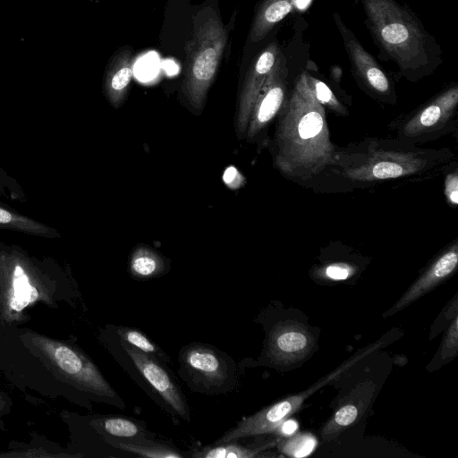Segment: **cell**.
<instances>
[{
	"mask_svg": "<svg viewBox=\"0 0 458 458\" xmlns=\"http://www.w3.org/2000/svg\"><path fill=\"white\" fill-rule=\"evenodd\" d=\"M271 152L276 168L292 180H309L336 160L324 106L305 79L298 82L276 116Z\"/></svg>",
	"mask_w": 458,
	"mask_h": 458,
	"instance_id": "cell-1",
	"label": "cell"
},
{
	"mask_svg": "<svg viewBox=\"0 0 458 458\" xmlns=\"http://www.w3.org/2000/svg\"><path fill=\"white\" fill-rule=\"evenodd\" d=\"M191 38L185 44L181 94L196 113L205 106L227 43V31L219 13L211 6L192 18Z\"/></svg>",
	"mask_w": 458,
	"mask_h": 458,
	"instance_id": "cell-2",
	"label": "cell"
},
{
	"mask_svg": "<svg viewBox=\"0 0 458 458\" xmlns=\"http://www.w3.org/2000/svg\"><path fill=\"white\" fill-rule=\"evenodd\" d=\"M113 351L121 366L156 403L171 415L191 421L187 400L167 364L116 336Z\"/></svg>",
	"mask_w": 458,
	"mask_h": 458,
	"instance_id": "cell-3",
	"label": "cell"
},
{
	"mask_svg": "<svg viewBox=\"0 0 458 458\" xmlns=\"http://www.w3.org/2000/svg\"><path fill=\"white\" fill-rule=\"evenodd\" d=\"M178 374L193 392L208 395L227 394L240 386L233 359L215 346L191 343L178 353Z\"/></svg>",
	"mask_w": 458,
	"mask_h": 458,
	"instance_id": "cell-4",
	"label": "cell"
},
{
	"mask_svg": "<svg viewBox=\"0 0 458 458\" xmlns=\"http://www.w3.org/2000/svg\"><path fill=\"white\" fill-rule=\"evenodd\" d=\"M437 152L408 149H391L371 142L357 161L337 160L334 165L341 174L354 182H372L419 174L429 168L437 159ZM333 165V166H334Z\"/></svg>",
	"mask_w": 458,
	"mask_h": 458,
	"instance_id": "cell-5",
	"label": "cell"
},
{
	"mask_svg": "<svg viewBox=\"0 0 458 458\" xmlns=\"http://www.w3.org/2000/svg\"><path fill=\"white\" fill-rule=\"evenodd\" d=\"M350 363L345 364L342 369L335 371L330 377L320 384L301 394L289 396L268 407H266L251 416L246 417L236 423V425L225 432L215 444L237 441L240 438L259 436L267 433H275L279 426L292 414L296 412L302 405L308 396L321 387L330 379L337 377Z\"/></svg>",
	"mask_w": 458,
	"mask_h": 458,
	"instance_id": "cell-6",
	"label": "cell"
},
{
	"mask_svg": "<svg viewBox=\"0 0 458 458\" xmlns=\"http://www.w3.org/2000/svg\"><path fill=\"white\" fill-rule=\"evenodd\" d=\"M458 102L456 89H451L407 119L399 130L401 140L412 142L428 140L451 123Z\"/></svg>",
	"mask_w": 458,
	"mask_h": 458,
	"instance_id": "cell-7",
	"label": "cell"
},
{
	"mask_svg": "<svg viewBox=\"0 0 458 458\" xmlns=\"http://www.w3.org/2000/svg\"><path fill=\"white\" fill-rule=\"evenodd\" d=\"M314 346V338L298 323L276 324L270 331L266 356L273 365L289 366L306 358Z\"/></svg>",
	"mask_w": 458,
	"mask_h": 458,
	"instance_id": "cell-8",
	"label": "cell"
},
{
	"mask_svg": "<svg viewBox=\"0 0 458 458\" xmlns=\"http://www.w3.org/2000/svg\"><path fill=\"white\" fill-rule=\"evenodd\" d=\"M285 92L282 78L272 69L254 103L244 138L254 141L266 131L285 102Z\"/></svg>",
	"mask_w": 458,
	"mask_h": 458,
	"instance_id": "cell-9",
	"label": "cell"
},
{
	"mask_svg": "<svg viewBox=\"0 0 458 458\" xmlns=\"http://www.w3.org/2000/svg\"><path fill=\"white\" fill-rule=\"evenodd\" d=\"M276 53L274 47L264 50L250 67L242 83L237 105L235 128L237 137H245L250 116L261 88L274 68Z\"/></svg>",
	"mask_w": 458,
	"mask_h": 458,
	"instance_id": "cell-10",
	"label": "cell"
},
{
	"mask_svg": "<svg viewBox=\"0 0 458 458\" xmlns=\"http://www.w3.org/2000/svg\"><path fill=\"white\" fill-rule=\"evenodd\" d=\"M134 61V51L130 46L121 47L108 60L103 89L108 102L114 108H119L126 100Z\"/></svg>",
	"mask_w": 458,
	"mask_h": 458,
	"instance_id": "cell-11",
	"label": "cell"
},
{
	"mask_svg": "<svg viewBox=\"0 0 458 458\" xmlns=\"http://www.w3.org/2000/svg\"><path fill=\"white\" fill-rule=\"evenodd\" d=\"M458 263V245L454 242L443 252L429 267L418 278L403 296L395 303L387 314L398 311L429 292L448 277Z\"/></svg>",
	"mask_w": 458,
	"mask_h": 458,
	"instance_id": "cell-12",
	"label": "cell"
},
{
	"mask_svg": "<svg viewBox=\"0 0 458 458\" xmlns=\"http://www.w3.org/2000/svg\"><path fill=\"white\" fill-rule=\"evenodd\" d=\"M374 392L375 386L371 382L359 386L323 428L321 437L324 441L334 440L346 428L356 422L368 408Z\"/></svg>",
	"mask_w": 458,
	"mask_h": 458,
	"instance_id": "cell-13",
	"label": "cell"
},
{
	"mask_svg": "<svg viewBox=\"0 0 458 458\" xmlns=\"http://www.w3.org/2000/svg\"><path fill=\"white\" fill-rule=\"evenodd\" d=\"M169 267V261L163 255L146 245L137 246L129 259L130 275L140 281L159 277L166 274Z\"/></svg>",
	"mask_w": 458,
	"mask_h": 458,
	"instance_id": "cell-14",
	"label": "cell"
},
{
	"mask_svg": "<svg viewBox=\"0 0 458 458\" xmlns=\"http://www.w3.org/2000/svg\"><path fill=\"white\" fill-rule=\"evenodd\" d=\"M97 427L107 437L131 442L154 439L145 423L123 416H106L96 420Z\"/></svg>",
	"mask_w": 458,
	"mask_h": 458,
	"instance_id": "cell-15",
	"label": "cell"
},
{
	"mask_svg": "<svg viewBox=\"0 0 458 458\" xmlns=\"http://www.w3.org/2000/svg\"><path fill=\"white\" fill-rule=\"evenodd\" d=\"M114 448L131 453L140 457L150 458H182L184 455L175 447L163 443H157L154 439L142 442H131L109 437L106 439Z\"/></svg>",
	"mask_w": 458,
	"mask_h": 458,
	"instance_id": "cell-16",
	"label": "cell"
},
{
	"mask_svg": "<svg viewBox=\"0 0 458 458\" xmlns=\"http://www.w3.org/2000/svg\"><path fill=\"white\" fill-rule=\"evenodd\" d=\"M268 443L265 445L249 448L237 444L236 441H231L222 444H215L198 447L190 454L196 458H253L264 456L261 453L273 445Z\"/></svg>",
	"mask_w": 458,
	"mask_h": 458,
	"instance_id": "cell-17",
	"label": "cell"
},
{
	"mask_svg": "<svg viewBox=\"0 0 458 458\" xmlns=\"http://www.w3.org/2000/svg\"><path fill=\"white\" fill-rule=\"evenodd\" d=\"M114 335L119 340L157 358L160 361L171 363L170 357L140 329L124 326H111Z\"/></svg>",
	"mask_w": 458,
	"mask_h": 458,
	"instance_id": "cell-18",
	"label": "cell"
},
{
	"mask_svg": "<svg viewBox=\"0 0 458 458\" xmlns=\"http://www.w3.org/2000/svg\"><path fill=\"white\" fill-rule=\"evenodd\" d=\"M13 286L10 307L15 311H21L38 298L37 289L30 284L29 277L20 266L14 269Z\"/></svg>",
	"mask_w": 458,
	"mask_h": 458,
	"instance_id": "cell-19",
	"label": "cell"
},
{
	"mask_svg": "<svg viewBox=\"0 0 458 458\" xmlns=\"http://www.w3.org/2000/svg\"><path fill=\"white\" fill-rule=\"evenodd\" d=\"M317 440L310 433H298L287 437V439L279 443V451L295 458L309 455L316 447Z\"/></svg>",
	"mask_w": 458,
	"mask_h": 458,
	"instance_id": "cell-20",
	"label": "cell"
},
{
	"mask_svg": "<svg viewBox=\"0 0 458 458\" xmlns=\"http://www.w3.org/2000/svg\"><path fill=\"white\" fill-rule=\"evenodd\" d=\"M310 86L316 99L322 106H327L337 115H348L347 110L337 101L331 89L323 81H316L312 86L310 84Z\"/></svg>",
	"mask_w": 458,
	"mask_h": 458,
	"instance_id": "cell-21",
	"label": "cell"
},
{
	"mask_svg": "<svg viewBox=\"0 0 458 458\" xmlns=\"http://www.w3.org/2000/svg\"><path fill=\"white\" fill-rule=\"evenodd\" d=\"M383 39L389 44H400L407 40L409 31L402 23H391L381 30Z\"/></svg>",
	"mask_w": 458,
	"mask_h": 458,
	"instance_id": "cell-22",
	"label": "cell"
},
{
	"mask_svg": "<svg viewBox=\"0 0 458 458\" xmlns=\"http://www.w3.org/2000/svg\"><path fill=\"white\" fill-rule=\"evenodd\" d=\"M365 76L369 86L377 92L386 94L389 91V81L379 68L376 66L368 68Z\"/></svg>",
	"mask_w": 458,
	"mask_h": 458,
	"instance_id": "cell-23",
	"label": "cell"
},
{
	"mask_svg": "<svg viewBox=\"0 0 458 458\" xmlns=\"http://www.w3.org/2000/svg\"><path fill=\"white\" fill-rule=\"evenodd\" d=\"M457 318H454L452 326L450 327L446 337L445 339L443 349H442V358L445 359L447 357H452L457 352Z\"/></svg>",
	"mask_w": 458,
	"mask_h": 458,
	"instance_id": "cell-24",
	"label": "cell"
},
{
	"mask_svg": "<svg viewBox=\"0 0 458 458\" xmlns=\"http://www.w3.org/2000/svg\"><path fill=\"white\" fill-rule=\"evenodd\" d=\"M445 194L453 206L458 204V174L457 170L447 174L445 180Z\"/></svg>",
	"mask_w": 458,
	"mask_h": 458,
	"instance_id": "cell-25",
	"label": "cell"
},
{
	"mask_svg": "<svg viewBox=\"0 0 458 458\" xmlns=\"http://www.w3.org/2000/svg\"><path fill=\"white\" fill-rule=\"evenodd\" d=\"M326 275L334 280H344L351 275V267L345 264H332L327 267Z\"/></svg>",
	"mask_w": 458,
	"mask_h": 458,
	"instance_id": "cell-26",
	"label": "cell"
},
{
	"mask_svg": "<svg viewBox=\"0 0 458 458\" xmlns=\"http://www.w3.org/2000/svg\"><path fill=\"white\" fill-rule=\"evenodd\" d=\"M298 429V423L293 420H285L275 432L283 437H290Z\"/></svg>",
	"mask_w": 458,
	"mask_h": 458,
	"instance_id": "cell-27",
	"label": "cell"
},
{
	"mask_svg": "<svg viewBox=\"0 0 458 458\" xmlns=\"http://www.w3.org/2000/svg\"><path fill=\"white\" fill-rule=\"evenodd\" d=\"M11 220H12V215L8 211H6L3 208H0V223L6 224V223L11 222Z\"/></svg>",
	"mask_w": 458,
	"mask_h": 458,
	"instance_id": "cell-28",
	"label": "cell"
},
{
	"mask_svg": "<svg viewBox=\"0 0 458 458\" xmlns=\"http://www.w3.org/2000/svg\"><path fill=\"white\" fill-rule=\"evenodd\" d=\"M310 2V0H297L296 5L298 8L303 9L309 4Z\"/></svg>",
	"mask_w": 458,
	"mask_h": 458,
	"instance_id": "cell-29",
	"label": "cell"
}]
</instances>
